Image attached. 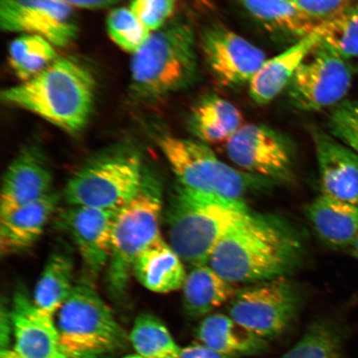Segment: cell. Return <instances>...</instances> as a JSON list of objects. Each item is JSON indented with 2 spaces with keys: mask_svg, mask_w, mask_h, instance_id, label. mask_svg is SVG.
<instances>
[{
  "mask_svg": "<svg viewBox=\"0 0 358 358\" xmlns=\"http://www.w3.org/2000/svg\"><path fill=\"white\" fill-rule=\"evenodd\" d=\"M304 253L299 231L276 215L250 212L214 249L208 265L232 284H255L288 277Z\"/></svg>",
  "mask_w": 358,
  "mask_h": 358,
  "instance_id": "obj_1",
  "label": "cell"
},
{
  "mask_svg": "<svg viewBox=\"0 0 358 358\" xmlns=\"http://www.w3.org/2000/svg\"><path fill=\"white\" fill-rule=\"evenodd\" d=\"M96 93L92 71L73 57H59L34 78L3 90L1 98L8 106L76 134L91 118Z\"/></svg>",
  "mask_w": 358,
  "mask_h": 358,
  "instance_id": "obj_2",
  "label": "cell"
},
{
  "mask_svg": "<svg viewBox=\"0 0 358 358\" xmlns=\"http://www.w3.org/2000/svg\"><path fill=\"white\" fill-rule=\"evenodd\" d=\"M248 205L176 185L169 200V244L182 262L208 265L224 235L250 213Z\"/></svg>",
  "mask_w": 358,
  "mask_h": 358,
  "instance_id": "obj_3",
  "label": "cell"
},
{
  "mask_svg": "<svg viewBox=\"0 0 358 358\" xmlns=\"http://www.w3.org/2000/svg\"><path fill=\"white\" fill-rule=\"evenodd\" d=\"M196 34L186 20H174L150 35L134 53L131 66L133 95L154 102L185 88L198 69Z\"/></svg>",
  "mask_w": 358,
  "mask_h": 358,
  "instance_id": "obj_4",
  "label": "cell"
},
{
  "mask_svg": "<svg viewBox=\"0 0 358 358\" xmlns=\"http://www.w3.org/2000/svg\"><path fill=\"white\" fill-rule=\"evenodd\" d=\"M163 199L159 177L145 169L140 190L116 214L110 257L106 268V287L116 299L127 294L136 259L148 246L162 237Z\"/></svg>",
  "mask_w": 358,
  "mask_h": 358,
  "instance_id": "obj_5",
  "label": "cell"
},
{
  "mask_svg": "<svg viewBox=\"0 0 358 358\" xmlns=\"http://www.w3.org/2000/svg\"><path fill=\"white\" fill-rule=\"evenodd\" d=\"M55 323L66 358L109 355L127 345V334L87 275L76 282Z\"/></svg>",
  "mask_w": 358,
  "mask_h": 358,
  "instance_id": "obj_6",
  "label": "cell"
},
{
  "mask_svg": "<svg viewBox=\"0 0 358 358\" xmlns=\"http://www.w3.org/2000/svg\"><path fill=\"white\" fill-rule=\"evenodd\" d=\"M159 145L178 185L186 189L245 203L275 183L231 167L200 141L164 136Z\"/></svg>",
  "mask_w": 358,
  "mask_h": 358,
  "instance_id": "obj_7",
  "label": "cell"
},
{
  "mask_svg": "<svg viewBox=\"0 0 358 358\" xmlns=\"http://www.w3.org/2000/svg\"><path fill=\"white\" fill-rule=\"evenodd\" d=\"M145 168L140 155L116 150L89 160L67 182L70 206L119 210L140 190Z\"/></svg>",
  "mask_w": 358,
  "mask_h": 358,
  "instance_id": "obj_8",
  "label": "cell"
},
{
  "mask_svg": "<svg viewBox=\"0 0 358 358\" xmlns=\"http://www.w3.org/2000/svg\"><path fill=\"white\" fill-rule=\"evenodd\" d=\"M301 302L298 286L282 277L237 289L228 312L236 323L267 341L292 325Z\"/></svg>",
  "mask_w": 358,
  "mask_h": 358,
  "instance_id": "obj_9",
  "label": "cell"
},
{
  "mask_svg": "<svg viewBox=\"0 0 358 358\" xmlns=\"http://www.w3.org/2000/svg\"><path fill=\"white\" fill-rule=\"evenodd\" d=\"M355 70L348 61L320 43L303 62L287 88L289 100L299 110L332 109L344 101Z\"/></svg>",
  "mask_w": 358,
  "mask_h": 358,
  "instance_id": "obj_10",
  "label": "cell"
},
{
  "mask_svg": "<svg viewBox=\"0 0 358 358\" xmlns=\"http://www.w3.org/2000/svg\"><path fill=\"white\" fill-rule=\"evenodd\" d=\"M228 158L241 170L268 180L293 178L292 151L285 138L259 124H245L226 143Z\"/></svg>",
  "mask_w": 358,
  "mask_h": 358,
  "instance_id": "obj_11",
  "label": "cell"
},
{
  "mask_svg": "<svg viewBox=\"0 0 358 358\" xmlns=\"http://www.w3.org/2000/svg\"><path fill=\"white\" fill-rule=\"evenodd\" d=\"M0 26L8 33L35 35L56 48H66L78 38L73 8L57 0H1Z\"/></svg>",
  "mask_w": 358,
  "mask_h": 358,
  "instance_id": "obj_12",
  "label": "cell"
},
{
  "mask_svg": "<svg viewBox=\"0 0 358 358\" xmlns=\"http://www.w3.org/2000/svg\"><path fill=\"white\" fill-rule=\"evenodd\" d=\"M201 49L208 69L226 87L249 85L267 59L261 48L220 24L203 31Z\"/></svg>",
  "mask_w": 358,
  "mask_h": 358,
  "instance_id": "obj_13",
  "label": "cell"
},
{
  "mask_svg": "<svg viewBox=\"0 0 358 358\" xmlns=\"http://www.w3.org/2000/svg\"><path fill=\"white\" fill-rule=\"evenodd\" d=\"M118 211L70 206L61 214V226L78 248L87 275L94 280L108 265L112 231Z\"/></svg>",
  "mask_w": 358,
  "mask_h": 358,
  "instance_id": "obj_14",
  "label": "cell"
},
{
  "mask_svg": "<svg viewBox=\"0 0 358 358\" xmlns=\"http://www.w3.org/2000/svg\"><path fill=\"white\" fill-rule=\"evenodd\" d=\"M10 315L13 349L19 358H66L62 350L55 317L40 310L25 291L15 293Z\"/></svg>",
  "mask_w": 358,
  "mask_h": 358,
  "instance_id": "obj_15",
  "label": "cell"
},
{
  "mask_svg": "<svg viewBox=\"0 0 358 358\" xmlns=\"http://www.w3.org/2000/svg\"><path fill=\"white\" fill-rule=\"evenodd\" d=\"M312 136L322 194L358 207V154L329 132L315 129Z\"/></svg>",
  "mask_w": 358,
  "mask_h": 358,
  "instance_id": "obj_16",
  "label": "cell"
},
{
  "mask_svg": "<svg viewBox=\"0 0 358 358\" xmlns=\"http://www.w3.org/2000/svg\"><path fill=\"white\" fill-rule=\"evenodd\" d=\"M52 174L38 148L26 147L8 165L0 196V215L44 198L52 192Z\"/></svg>",
  "mask_w": 358,
  "mask_h": 358,
  "instance_id": "obj_17",
  "label": "cell"
},
{
  "mask_svg": "<svg viewBox=\"0 0 358 358\" xmlns=\"http://www.w3.org/2000/svg\"><path fill=\"white\" fill-rule=\"evenodd\" d=\"M320 41L319 25L313 32L295 41L284 52L267 58L248 85L252 100L259 105H266L274 101L288 88L299 67Z\"/></svg>",
  "mask_w": 358,
  "mask_h": 358,
  "instance_id": "obj_18",
  "label": "cell"
},
{
  "mask_svg": "<svg viewBox=\"0 0 358 358\" xmlns=\"http://www.w3.org/2000/svg\"><path fill=\"white\" fill-rule=\"evenodd\" d=\"M59 196L51 192L44 198L0 215V252L2 256L25 252L42 236L55 213Z\"/></svg>",
  "mask_w": 358,
  "mask_h": 358,
  "instance_id": "obj_19",
  "label": "cell"
},
{
  "mask_svg": "<svg viewBox=\"0 0 358 358\" xmlns=\"http://www.w3.org/2000/svg\"><path fill=\"white\" fill-rule=\"evenodd\" d=\"M313 231L328 248L350 249L358 237V207L321 194L306 208Z\"/></svg>",
  "mask_w": 358,
  "mask_h": 358,
  "instance_id": "obj_20",
  "label": "cell"
},
{
  "mask_svg": "<svg viewBox=\"0 0 358 358\" xmlns=\"http://www.w3.org/2000/svg\"><path fill=\"white\" fill-rule=\"evenodd\" d=\"M133 275L151 292L168 294L182 288L185 262L162 237L148 246L133 266Z\"/></svg>",
  "mask_w": 358,
  "mask_h": 358,
  "instance_id": "obj_21",
  "label": "cell"
},
{
  "mask_svg": "<svg viewBox=\"0 0 358 358\" xmlns=\"http://www.w3.org/2000/svg\"><path fill=\"white\" fill-rule=\"evenodd\" d=\"M199 343L224 355L239 358L257 355L267 345L265 339L222 313H211L201 320L196 331Z\"/></svg>",
  "mask_w": 358,
  "mask_h": 358,
  "instance_id": "obj_22",
  "label": "cell"
},
{
  "mask_svg": "<svg viewBox=\"0 0 358 358\" xmlns=\"http://www.w3.org/2000/svg\"><path fill=\"white\" fill-rule=\"evenodd\" d=\"M243 122L241 110L217 95L206 96L192 107L189 128L199 141L205 144L227 143Z\"/></svg>",
  "mask_w": 358,
  "mask_h": 358,
  "instance_id": "obj_23",
  "label": "cell"
},
{
  "mask_svg": "<svg viewBox=\"0 0 358 358\" xmlns=\"http://www.w3.org/2000/svg\"><path fill=\"white\" fill-rule=\"evenodd\" d=\"M182 289L183 310L192 319L211 315L230 302L237 291L234 284L224 280L209 265L192 268Z\"/></svg>",
  "mask_w": 358,
  "mask_h": 358,
  "instance_id": "obj_24",
  "label": "cell"
},
{
  "mask_svg": "<svg viewBox=\"0 0 358 358\" xmlns=\"http://www.w3.org/2000/svg\"><path fill=\"white\" fill-rule=\"evenodd\" d=\"M254 19L272 32L296 40L313 32L320 22L299 10L289 0H240Z\"/></svg>",
  "mask_w": 358,
  "mask_h": 358,
  "instance_id": "obj_25",
  "label": "cell"
},
{
  "mask_svg": "<svg viewBox=\"0 0 358 358\" xmlns=\"http://www.w3.org/2000/svg\"><path fill=\"white\" fill-rule=\"evenodd\" d=\"M73 262L66 252H53L36 284L33 301L40 310L55 317L74 289Z\"/></svg>",
  "mask_w": 358,
  "mask_h": 358,
  "instance_id": "obj_26",
  "label": "cell"
},
{
  "mask_svg": "<svg viewBox=\"0 0 358 358\" xmlns=\"http://www.w3.org/2000/svg\"><path fill=\"white\" fill-rule=\"evenodd\" d=\"M8 55V64L20 83L42 73L59 57L55 45L38 36L28 34L13 39Z\"/></svg>",
  "mask_w": 358,
  "mask_h": 358,
  "instance_id": "obj_27",
  "label": "cell"
},
{
  "mask_svg": "<svg viewBox=\"0 0 358 358\" xmlns=\"http://www.w3.org/2000/svg\"><path fill=\"white\" fill-rule=\"evenodd\" d=\"M129 340L137 355L145 358H178L182 348L163 322L148 313L134 320Z\"/></svg>",
  "mask_w": 358,
  "mask_h": 358,
  "instance_id": "obj_28",
  "label": "cell"
},
{
  "mask_svg": "<svg viewBox=\"0 0 358 358\" xmlns=\"http://www.w3.org/2000/svg\"><path fill=\"white\" fill-rule=\"evenodd\" d=\"M322 46L348 61L358 57V0L320 24Z\"/></svg>",
  "mask_w": 358,
  "mask_h": 358,
  "instance_id": "obj_29",
  "label": "cell"
},
{
  "mask_svg": "<svg viewBox=\"0 0 358 358\" xmlns=\"http://www.w3.org/2000/svg\"><path fill=\"white\" fill-rule=\"evenodd\" d=\"M343 335L338 327L328 320L313 322L302 338L278 358H341Z\"/></svg>",
  "mask_w": 358,
  "mask_h": 358,
  "instance_id": "obj_30",
  "label": "cell"
},
{
  "mask_svg": "<svg viewBox=\"0 0 358 358\" xmlns=\"http://www.w3.org/2000/svg\"><path fill=\"white\" fill-rule=\"evenodd\" d=\"M106 29L116 46L131 55L144 46L152 34L129 6L112 8L106 17Z\"/></svg>",
  "mask_w": 358,
  "mask_h": 358,
  "instance_id": "obj_31",
  "label": "cell"
},
{
  "mask_svg": "<svg viewBox=\"0 0 358 358\" xmlns=\"http://www.w3.org/2000/svg\"><path fill=\"white\" fill-rule=\"evenodd\" d=\"M328 132L358 154V99L344 100L330 109Z\"/></svg>",
  "mask_w": 358,
  "mask_h": 358,
  "instance_id": "obj_32",
  "label": "cell"
},
{
  "mask_svg": "<svg viewBox=\"0 0 358 358\" xmlns=\"http://www.w3.org/2000/svg\"><path fill=\"white\" fill-rule=\"evenodd\" d=\"M178 0H131L129 8L153 34L166 26L176 12Z\"/></svg>",
  "mask_w": 358,
  "mask_h": 358,
  "instance_id": "obj_33",
  "label": "cell"
},
{
  "mask_svg": "<svg viewBox=\"0 0 358 358\" xmlns=\"http://www.w3.org/2000/svg\"><path fill=\"white\" fill-rule=\"evenodd\" d=\"M299 10L319 22L338 15L357 0H289Z\"/></svg>",
  "mask_w": 358,
  "mask_h": 358,
  "instance_id": "obj_34",
  "label": "cell"
},
{
  "mask_svg": "<svg viewBox=\"0 0 358 358\" xmlns=\"http://www.w3.org/2000/svg\"><path fill=\"white\" fill-rule=\"evenodd\" d=\"M178 358H235L213 350L200 343L182 348Z\"/></svg>",
  "mask_w": 358,
  "mask_h": 358,
  "instance_id": "obj_35",
  "label": "cell"
},
{
  "mask_svg": "<svg viewBox=\"0 0 358 358\" xmlns=\"http://www.w3.org/2000/svg\"><path fill=\"white\" fill-rule=\"evenodd\" d=\"M66 6L82 10H96L118 6L124 0H57Z\"/></svg>",
  "mask_w": 358,
  "mask_h": 358,
  "instance_id": "obj_36",
  "label": "cell"
},
{
  "mask_svg": "<svg viewBox=\"0 0 358 358\" xmlns=\"http://www.w3.org/2000/svg\"><path fill=\"white\" fill-rule=\"evenodd\" d=\"M13 338L10 308L2 304L1 315H0V345L1 349L10 348Z\"/></svg>",
  "mask_w": 358,
  "mask_h": 358,
  "instance_id": "obj_37",
  "label": "cell"
},
{
  "mask_svg": "<svg viewBox=\"0 0 358 358\" xmlns=\"http://www.w3.org/2000/svg\"><path fill=\"white\" fill-rule=\"evenodd\" d=\"M0 358H19L13 348L1 349L0 350Z\"/></svg>",
  "mask_w": 358,
  "mask_h": 358,
  "instance_id": "obj_38",
  "label": "cell"
},
{
  "mask_svg": "<svg viewBox=\"0 0 358 358\" xmlns=\"http://www.w3.org/2000/svg\"><path fill=\"white\" fill-rule=\"evenodd\" d=\"M350 252L352 253V256L358 259V237L357 239L355 241V243H353V245L351 246Z\"/></svg>",
  "mask_w": 358,
  "mask_h": 358,
  "instance_id": "obj_39",
  "label": "cell"
},
{
  "mask_svg": "<svg viewBox=\"0 0 358 358\" xmlns=\"http://www.w3.org/2000/svg\"><path fill=\"white\" fill-rule=\"evenodd\" d=\"M194 1L198 3L201 7H204L206 8H212L211 0H194Z\"/></svg>",
  "mask_w": 358,
  "mask_h": 358,
  "instance_id": "obj_40",
  "label": "cell"
},
{
  "mask_svg": "<svg viewBox=\"0 0 358 358\" xmlns=\"http://www.w3.org/2000/svg\"><path fill=\"white\" fill-rule=\"evenodd\" d=\"M122 358H145V357L138 355H137V353H134V355L124 356Z\"/></svg>",
  "mask_w": 358,
  "mask_h": 358,
  "instance_id": "obj_41",
  "label": "cell"
},
{
  "mask_svg": "<svg viewBox=\"0 0 358 358\" xmlns=\"http://www.w3.org/2000/svg\"><path fill=\"white\" fill-rule=\"evenodd\" d=\"M108 356L109 355H103V356H96V357H87V358H110Z\"/></svg>",
  "mask_w": 358,
  "mask_h": 358,
  "instance_id": "obj_42",
  "label": "cell"
}]
</instances>
